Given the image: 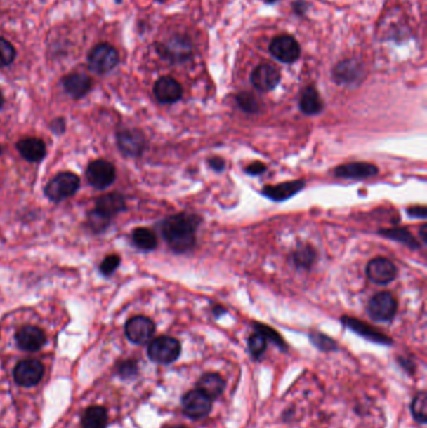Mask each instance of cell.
<instances>
[{
    "label": "cell",
    "instance_id": "cell-1",
    "mask_svg": "<svg viewBox=\"0 0 427 428\" xmlns=\"http://www.w3.org/2000/svg\"><path fill=\"white\" fill-rule=\"evenodd\" d=\"M201 218L196 214H174L163 220L161 231L174 253H187L196 246V231Z\"/></svg>",
    "mask_w": 427,
    "mask_h": 428
},
{
    "label": "cell",
    "instance_id": "cell-2",
    "mask_svg": "<svg viewBox=\"0 0 427 428\" xmlns=\"http://www.w3.org/2000/svg\"><path fill=\"white\" fill-rule=\"evenodd\" d=\"M81 180L79 177L70 172H63L55 175L48 185H46V196L52 202L59 203L65 201L67 198L74 196L75 192L79 189Z\"/></svg>",
    "mask_w": 427,
    "mask_h": 428
},
{
    "label": "cell",
    "instance_id": "cell-3",
    "mask_svg": "<svg viewBox=\"0 0 427 428\" xmlns=\"http://www.w3.org/2000/svg\"><path fill=\"white\" fill-rule=\"evenodd\" d=\"M180 349V343L173 337H158L155 341L150 342L148 356L153 362L169 365L178 359Z\"/></svg>",
    "mask_w": 427,
    "mask_h": 428
},
{
    "label": "cell",
    "instance_id": "cell-4",
    "mask_svg": "<svg viewBox=\"0 0 427 428\" xmlns=\"http://www.w3.org/2000/svg\"><path fill=\"white\" fill-rule=\"evenodd\" d=\"M118 63L119 54L116 48L110 44H98L94 46L88 57L89 68L98 74L110 73V70L116 68Z\"/></svg>",
    "mask_w": 427,
    "mask_h": 428
},
{
    "label": "cell",
    "instance_id": "cell-5",
    "mask_svg": "<svg viewBox=\"0 0 427 428\" xmlns=\"http://www.w3.org/2000/svg\"><path fill=\"white\" fill-rule=\"evenodd\" d=\"M367 313L376 322H390L398 313V301L390 292H380L369 300Z\"/></svg>",
    "mask_w": 427,
    "mask_h": 428
},
{
    "label": "cell",
    "instance_id": "cell-6",
    "mask_svg": "<svg viewBox=\"0 0 427 428\" xmlns=\"http://www.w3.org/2000/svg\"><path fill=\"white\" fill-rule=\"evenodd\" d=\"M182 406L185 416L193 420H201L203 417H207L212 410V399L199 389H193L183 396Z\"/></svg>",
    "mask_w": 427,
    "mask_h": 428
},
{
    "label": "cell",
    "instance_id": "cell-7",
    "mask_svg": "<svg viewBox=\"0 0 427 428\" xmlns=\"http://www.w3.org/2000/svg\"><path fill=\"white\" fill-rule=\"evenodd\" d=\"M87 180L94 188L105 189L116 180V168L112 163L103 159L93 161L88 166Z\"/></svg>",
    "mask_w": 427,
    "mask_h": 428
},
{
    "label": "cell",
    "instance_id": "cell-8",
    "mask_svg": "<svg viewBox=\"0 0 427 428\" xmlns=\"http://www.w3.org/2000/svg\"><path fill=\"white\" fill-rule=\"evenodd\" d=\"M44 376V366L37 359H25L14 368V380L23 387H34Z\"/></svg>",
    "mask_w": 427,
    "mask_h": 428
},
{
    "label": "cell",
    "instance_id": "cell-9",
    "mask_svg": "<svg viewBox=\"0 0 427 428\" xmlns=\"http://www.w3.org/2000/svg\"><path fill=\"white\" fill-rule=\"evenodd\" d=\"M270 52L282 63H295L300 58L301 48L294 36L280 35L272 41Z\"/></svg>",
    "mask_w": 427,
    "mask_h": 428
},
{
    "label": "cell",
    "instance_id": "cell-10",
    "mask_svg": "<svg viewBox=\"0 0 427 428\" xmlns=\"http://www.w3.org/2000/svg\"><path fill=\"white\" fill-rule=\"evenodd\" d=\"M366 274L371 282L380 286L391 283L398 276V269L393 262L383 257H377L369 262Z\"/></svg>",
    "mask_w": 427,
    "mask_h": 428
},
{
    "label": "cell",
    "instance_id": "cell-11",
    "mask_svg": "<svg viewBox=\"0 0 427 428\" xmlns=\"http://www.w3.org/2000/svg\"><path fill=\"white\" fill-rule=\"evenodd\" d=\"M156 326L152 319L145 316H136L126 324V335L128 340L136 345H145L155 335Z\"/></svg>",
    "mask_w": 427,
    "mask_h": 428
},
{
    "label": "cell",
    "instance_id": "cell-12",
    "mask_svg": "<svg viewBox=\"0 0 427 428\" xmlns=\"http://www.w3.org/2000/svg\"><path fill=\"white\" fill-rule=\"evenodd\" d=\"M281 81L280 70L272 64H261L254 70L251 81L260 92H270L277 87Z\"/></svg>",
    "mask_w": 427,
    "mask_h": 428
},
{
    "label": "cell",
    "instance_id": "cell-13",
    "mask_svg": "<svg viewBox=\"0 0 427 428\" xmlns=\"http://www.w3.org/2000/svg\"><path fill=\"white\" fill-rule=\"evenodd\" d=\"M155 97L162 105H173L183 95V89L178 81L171 76H162L155 84Z\"/></svg>",
    "mask_w": 427,
    "mask_h": 428
},
{
    "label": "cell",
    "instance_id": "cell-14",
    "mask_svg": "<svg viewBox=\"0 0 427 428\" xmlns=\"http://www.w3.org/2000/svg\"><path fill=\"white\" fill-rule=\"evenodd\" d=\"M18 346L23 351L35 352L46 345V333L35 326H24L15 335Z\"/></svg>",
    "mask_w": 427,
    "mask_h": 428
},
{
    "label": "cell",
    "instance_id": "cell-15",
    "mask_svg": "<svg viewBox=\"0 0 427 428\" xmlns=\"http://www.w3.org/2000/svg\"><path fill=\"white\" fill-rule=\"evenodd\" d=\"M334 173L343 180H366L377 175L379 168L371 163H348L337 167Z\"/></svg>",
    "mask_w": 427,
    "mask_h": 428
},
{
    "label": "cell",
    "instance_id": "cell-16",
    "mask_svg": "<svg viewBox=\"0 0 427 428\" xmlns=\"http://www.w3.org/2000/svg\"><path fill=\"white\" fill-rule=\"evenodd\" d=\"M305 180H291L277 185H267L262 194L273 202H284L305 188Z\"/></svg>",
    "mask_w": 427,
    "mask_h": 428
},
{
    "label": "cell",
    "instance_id": "cell-17",
    "mask_svg": "<svg viewBox=\"0 0 427 428\" xmlns=\"http://www.w3.org/2000/svg\"><path fill=\"white\" fill-rule=\"evenodd\" d=\"M118 145L126 156H140L145 149V135L136 129L123 131L118 134Z\"/></svg>",
    "mask_w": 427,
    "mask_h": 428
},
{
    "label": "cell",
    "instance_id": "cell-18",
    "mask_svg": "<svg viewBox=\"0 0 427 428\" xmlns=\"http://www.w3.org/2000/svg\"><path fill=\"white\" fill-rule=\"evenodd\" d=\"M342 323L345 324L347 328L356 332L360 336L367 338L369 341L381 343V345H391L393 343V341L388 337L382 335L381 332L376 330L374 327L358 321V319H353V317H342Z\"/></svg>",
    "mask_w": 427,
    "mask_h": 428
},
{
    "label": "cell",
    "instance_id": "cell-19",
    "mask_svg": "<svg viewBox=\"0 0 427 428\" xmlns=\"http://www.w3.org/2000/svg\"><path fill=\"white\" fill-rule=\"evenodd\" d=\"M17 149L24 159L32 163L41 162L46 154L44 142L38 138H25L19 140Z\"/></svg>",
    "mask_w": 427,
    "mask_h": 428
},
{
    "label": "cell",
    "instance_id": "cell-20",
    "mask_svg": "<svg viewBox=\"0 0 427 428\" xmlns=\"http://www.w3.org/2000/svg\"><path fill=\"white\" fill-rule=\"evenodd\" d=\"M63 87L72 98L79 99L92 89V79L83 73H73L64 78Z\"/></svg>",
    "mask_w": 427,
    "mask_h": 428
},
{
    "label": "cell",
    "instance_id": "cell-21",
    "mask_svg": "<svg viewBox=\"0 0 427 428\" xmlns=\"http://www.w3.org/2000/svg\"><path fill=\"white\" fill-rule=\"evenodd\" d=\"M225 380L218 373H206L197 383V389L208 396L209 399H218L225 391Z\"/></svg>",
    "mask_w": 427,
    "mask_h": 428
},
{
    "label": "cell",
    "instance_id": "cell-22",
    "mask_svg": "<svg viewBox=\"0 0 427 428\" xmlns=\"http://www.w3.org/2000/svg\"><path fill=\"white\" fill-rule=\"evenodd\" d=\"M96 209L112 220L116 214L126 209V201L119 193H110L98 198Z\"/></svg>",
    "mask_w": 427,
    "mask_h": 428
},
{
    "label": "cell",
    "instance_id": "cell-23",
    "mask_svg": "<svg viewBox=\"0 0 427 428\" xmlns=\"http://www.w3.org/2000/svg\"><path fill=\"white\" fill-rule=\"evenodd\" d=\"M300 109L306 116H316L324 110V102L317 91L313 87H307L300 98Z\"/></svg>",
    "mask_w": 427,
    "mask_h": 428
},
{
    "label": "cell",
    "instance_id": "cell-24",
    "mask_svg": "<svg viewBox=\"0 0 427 428\" xmlns=\"http://www.w3.org/2000/svg\"><path fill=\"white\" fill-rule=\"evenodd\" d=\"M108 424V412L102 406L89 407L81 417L83 428H105Z\"/></svg>",
    "mask_w": 427,
    "mask_h": 428
},
{
    "label": "cell",
    "instance_id": "cell-25",
    "mask_svg": "<svg viewBox=\"0 0 427 428\" xmlns=\"http://www.w3.org/2000/svg\"><path fill=\"white\" fill-rule=\"evenodd\" d=\"M379 234L382 237L388 238L391 241L402 243L406 247L411 249L420 248V243L416 239L410 231H407L406 228H393V229H381L379 232Z\"/></svg>",
    "mask_w": 427,
    "mask_h": 428
},
{
    "label": "cell",
    "instance_id": "cell-26",
    "mask_svg": "<svg viewBox=\"0 0 427 428\" xmlns=\"http://www.w3.org/2000/svg\"><path fill=\"white\" fill-rule=\"evenodd\" d=\"M360 70L361 69L358 68L357 63H355V62H351V60L342 62L334 70V79L339 84L353 83V81H356L360 76Z\"/></svg>",
    "mask_w": 427,
    "mask_h": 428
},
{
    "label": "cell",
    "instance_id": "cell-27",
    "mask_svg": "<svg viewBox=\"0 0 427 428\" xmlns=\"http://www.w3.org/2000/svg\"><path fill=\"white\" fill-rule=\"evenodd\" d=\"M292 258H294L296 268L306 269L307 271V269H311L312 266L315 265L316 258H317V253L310 244H303V246H300L298 248L296 249Z\"/></svg>",
    "mask_w": 427,
    "mask_h": 428
},
{
    "label": "cell",
    "instance_id": "cell-28",
    "mask_svg": "<svg viewBox=\"0 0 427 428\" xmlns=\"http://www.w3.org/2000/svg\"><path fill=\"white\" fill-rule=\"evenodd\" d=\"M133 243L136 247L143 250H152L157 248V237L148 228H137L132 233Z\"/></svg>",
    "mask_w": 427,
    "mask_h": 428
},
{
    "label": "cell",
    "instance_id": "cell-29",
    "mask_svg": "<svg viewBox=\"0 0 427 428\" xmlns=\"http://www.w3.org/2000/svg\"><path fill=\"white\" fill-rule=\"evenodd\" d=\"M411 411L414 415V418L419 423H425L427 420V396L426 392H420L417 394L412 406H411Z\"/></svg>",
    "mask_w": 427,
    "mask_h": 428
},
{
    "label": "cell",
    "instance_id": "cell-30",
    "mask_svg": "<svg viewBox=\"0 0 427 428\" xmlns=\"http://www.w3.org/2000/svg\"><path fill=\"white\" fill-rule=\"evenodd\" d=\"M237 103H238L241 109L244 110L246 113H249V114H254L260 109L258 100L252 93L243 92L238 94L237 95Z\"/></svg>",
    "mask_w": 427,
    "mask_h": 428
},
{
    "label": "cell",
    "instance_id": "cell-31",
    "mask_svg": "<svg viewBox=\"0 0 427 428\" xmlns=\"http://www.w3.org/2000/svg\"><path fill=\"white\" fill-rule=\"evenodd\" d=\"M15 55H17V52H15L14 46L4 38H0V68L12 64L15 59Z\"/></svg>",
    "mask_w": 427,
    "mask_h": 428
},
{
    "label": "cell",
    "instance_id": "cell-32",
    "mask_svg": "<svg viewBox=\"0 0 427 428\" xmlns=\"http://www.w3.org/2000/svg\"><path fill=\"white\" fill-rule=\"evenodd\" d=\"M265 347H267V340L262 336L258 332H256L254 335L249 337V352L254 356V359H258L263 353H265Z\"/></svg>",
    "mask_w": 427,
    "mask_h": 428
},
{
    "label": "cell",
    "instance_id": "cell-33",
    "mask_svg": "<svg viewBox=\"0 0 427 428\" xmlns=\"http://www.w3.org/2000/svg\"><path fill=\"white\" fill-rule=\"evenodd\" d=\"M254 328H256L258 333L265 337V340H270V341L273 342L275 345H277L278 347L286 348V345L283 342L282 337L280 336L276 330H272L271 327L265 326V324L254 323Z\"/></svg>",
    "mask_w": 427,
    "mask_h": 428
},
{
    "label": "cell",
    "instance_id": "cell-34",
    "mask_svg": "<svg viewBox=\"0 0 427 428\" xmlns=\"http://www.w3.org/2000/svg\"><path fill=\"white\" fill-rule=\"evenodd\" d=\"M110 218L98 212L97 209H94L89 214V226L94 232H103L107 227L110 226Z\"/></svg>",
    "mask_w": 427,
    "mask_h": 428
},
{
    "label": "cell",
    "instance_id": "cell-35",
    "mask_svg": "<svg viewBox=\"0 0 427 428\" xmlns=\"http://www.w3.org/2000/svg\"><path fill=\"white\" fill-rule=\"evenodd\" d=\"M119 265H121V257L119 255H108L100 263L99 271H100L103 276H110L112 273H114V271L119 267Z\"/></svg>",
    "mask_w": 427,
    "mask_h": 428
},
{
    "label": "cell",
    "instance_id": "cell-36",
    "mask_svg": "<svg viewBox=\"0 0 427 428\" xmlns=\"http://www.w3.org/2000/svg\"><path fill=\"white\" fill-rule=\"evenodd\" d=\"M311 341L316 347L322 351H332L335 349L336 343L329 337L321 335V333H313L311 335Z\"/></svg>",
    "mask_w": 427,
    "mask_h": 428
},
{
    "label": "cell",
    "instance_id": "cell-37",
    "mask_svg": "<svg viewBox=\"0 0 427 428\" xmlns=\"http://www.w3.org/2000/svg\"><path fill=\"white\" fill-rule=\"evenodd\" d=\"M137 370H138V367L136 365V362H133V361H126V362H123L119 366V368H118V372H119V375L121 377H124V378H127V377H132L137 373Z\"/></svg>",
    "mask_w": 427,
    "mask_h": 428
},
{
    "label": "cell",
    "instance_id": "cell-38",
    "mask_svg": "<svg viewBox=\"0 0 427 428\" xmlns=\"http://www.w3.org/2000/svg\"><path fill=\"white\" fill-rule=\"evenodd\" d=\"M265 170H267V167L263 163L254 162L249 164V167L246 168V173H249V175H261V174L265 173Z\"/></svg>",
    "mask_w": 427,
    "mask_h": 428
},
{
    "label": "cell",
    "instance_id": "cell-39",
    "mask_svg": "<svg viewBox=\"0 0 427 428\" xmlns=\"http://www.w3.org/2000/svg\"><path fill=\"white\" fill-rule=\"evenodd\" d=\"M406 212H407V214H409L410 217H414V218H421V220H425L427 215L426 207H423V206L410 207Z\"/></svg>",
    "mask_w": 427,
    "mask_h": 428
},
{
    "label": "cell",
    "instance_id": "cell-40",
    "mask_svg": "<svg viewBox=\"0 0 427 428\" xmlns=\"http://www.w3.org/2000/svg\"><path fill=\"white\" fill-rule=\"evenodd\" d=\"M208 166L214 169V170H216V172H222L225 168V161L222 158H218V156H214V158L208 159Z\"/></svg>",
    "mask_w": 427,
    "mask_h": 428
},
{
    "label": "cell",
    "instance_id": "cell-41",
    "mask_svg": "<svg viewBox=\"0 0 427 428\" xmlns=\"http://www.w3.org/2000/svg\"><path fill=\"white\" fill-rule=\"evenodd\" d=\"M51 128H52L53 131H54V132H55V133H57V134L63 133V132H64L63 119H62V118H59V119H57V121H54V122L52 123V126H51Z\"/></svg>",
    "mask_w": 427,
    "mask_h": 428
},
{
    "label": "cell",
    "instance_id": "cell-42",
    "mask_svg": "<svg viewBox=\"0 0 427 428\" xmlns=\"http://www.w3.org/2000/svg\"><path fill=\"white\" fill-rule=\"evenodd\" d=\"M420 237H421L423 243H427V225H422L421 228H420Z\"/></svg>",
    "mask_w": 427,
    "mask_h": 428
},
{
    "label": "cell",
    "instance_id": "cell-43",
    "mask_svg": "<svg viewBox=\"0 0 427 428\" xmlns=\"http://www.w3.org/2000/svg\"><path fill=\"white\" fill-rule=\"evenodd\" d=\"M3 103H4V99H3V94L0 92V108L3 107Z\"/></svg>",
    "mask_w": 427,
    "mask_h": 428
},
{
    "label": "cell",
    "instance_id": "cell-44",
    "mask_svg": "<svg viewBox=\"0 0 427 428\" xmlns=\"http://www.w3.org/2000/svg\"><path fill=\"white\" fill-rule=\"evenodd\" d=\"M169 428H185V427H183V426H173V427H169Z\"/></svg>",
    "mask_w": 427,
    "mask_h": 428
},
{
    "label": "cell",
    "instance_id": "cell-45",
    "mask_svg": "<svg viewBox=\"0 0 427 428\" xmlns=\"http://www.w3.org/2000/svg\"><path fill=\"white\" fill-rule=\"evenodd\" d=\"M275 0H265V3H273Z\"/></svg>",
    "mask_w": 427,
    "mask_h": 428
},
{
    "label": "cell",
    "instance_id": "cell-46",
    "mask_svg": "<svg viewBox=\"0 0 427 428\" xmlns=\"http://www.w3.org/2000/svg\"><path fill=\"white\" fill-rule=\"evenodd\" d=\"M157 1H159V3H163V1H167V0H157Z\"/></svg>",
    "mask_w": 427,
    "mask_h": 428
},
{
    "label": "cell",
    "instance_id": "cell-47",
    "mask_svg": "<svg viewBox=\"0 0 427 428\" xmlns=\"http://www.w3.org/2000/svg\"><path fill=\"white\" fill-rule=\"evenodd\" d=\"M0 154H1V148H0Z\"/></svg>",
    "mask_w": 427,
    "mask_h": 428
},
{
    "label": "cell",
    "instance_id": "cell-48",
    "mask_svg": "<svg viewBox=\"0 0 427 428\" xmlns=\"http://www.w3.org/2000/svg\"><path fill=\"white\" fill-rule=\"evenodd\" d=\"M117 1H118V3H119V1H121V0H117Z\"/></svg>",
    "mask_w": 427,
    "mask_h": 428
}]
</instances>
